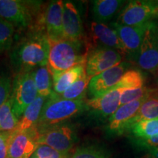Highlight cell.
<instances>
[{
    "mask_svg": "<svg viewBox=\"0 0 158 158\" xmlns=\"http://www.w3.org/2000/svg\"><path fill=\"white\" fill-rule=\"evenodd\" d=\"M90 35L93 45L92 48L98 46L107 47L118 51L125 56V51L119 37L114 29L105 23L93 21L90 23Z\"/></svg>",
    "mask_w": 158,
    "mask_h": 158,
    "instance_id": "14",
    "label": "cell"
},
{
    "mask_svg": "<svg viewBox=\"0 0 158 158\" xmlns=\"http://www.w3.org/2000/svg\"><path fill=\"white\" fill-rule=\"evenodd\" d=\"M141 158H157V157H155V155H153L152 154H151L150 152H147L144 155L142 156Z\"/></svg>",
    "mask_w": 158,
    "mask_h": 158,
    "instance_id": "34",
    "label": "cell"
},
{
    "mask_svg": "<svg viewBox=\"0 0 158 158\" xmlns=\"http://www.w3.org/2000/svg\"><path fill=\"white\" fill-rule=\"evenodd\" d=\"M158 20V1L132 0L118 13L116 23L125 26H139Z\"/></svg>",
    "mask_w": 158,
    "mask_h": 158,
    "instance_id": "4",
    "label": "cell"
},
{
    "mask_svg": "<svg viewBox=\"0 0 158 158\" xmlns=\"http://www.w3.org/2000/svg\"><path fill=\"white\" fill-rule=\"evenodd\" d=\"M122 55L114 49L98 46L91 48L86 57V73L92 78L122 63Z\"/></svg>",
    "mask_w": 158,
    "mask_h": 158,
    "instance_id": "8",
    "label": "cell"
},
{
    "mask_svg": "<svg viewBox=\"0 0 158 158\" xmlns=\"http://www.w3.org/2000/svg\"><path fill=\"white\" fill-rule=\"evenodd\" d=\"M38 92L35 83L32 70H23L13 81L10 99L17 117L21 118L27 107L35 101Z\"/></svg>",
    "mask_w": 158,
    "mask_h": 158,
    "instance_id": "5",
    "label": "cell"
},
{
    "mask_svg": "<svg viewBox=\"0 0 158 158\" xmlns=\"http://www.w3.org/2000/svg\"><path fill=\"white\" fill-rule=\"evenodd\" d=\"M12 86L10 77L6 74H0V108L10 97Z\"/></svg>",
    "mask_w": 158,
    "mask_h": 158,
    "instance_id": "31",
    "label": "cell"
},
{
    "mask_svg": "<svg viewBox=\"0 0 158 158\" xmlns=\"http://www.w3.org/2000/svg\"><path fill=\"white\" fill-rule=\"evenodd\" d=\"M144 86V76L140 70L129 69L113 89H133Z\"/></svg>",
    "mask_w": 158,
    "mask_h": 158,
    "instance_id": "24",
    "label": "cell"
},
{
    "mask_svg": "<svg viewBox=\"0 0 158 158\" xmlns=\"http://www.w3.org/2000/svg\"><path fill=\"white\" fill-rule=\"evenodd\" d=\"M63 1H52L45 14V27L49 41L64 39L63 31Z\"/></svg>",
    "mask_w": 158,
    "mask_h": 158,
    "instance_id": "17",
    "label": "cell"
},
{
    "mask_svg": "<svg viewBox=\"0 0 158 158\" xmlns=\"http://www.w3.org/2000/svg\"><path fill=\"white\" fill-rule=\"evenodd\" d=\"M146 100L147 99H142L120 106L115 113L108 119L107 125L108 133L121 135L124 132H127L131 125L132 121Z\"/></svg>",
    "mask_w": 158,
    "mask_h": 158,
    "instance_id": "13",
    "label": "cell"
},
{
    "mask_svg": "<svg viewBox=\"0 0 158 158\" xmlns=\"http://www.w3.org/2000/svg\"><path fill=\"white\" fill-rule=\"evenodd\" d=\"M0 17L22 27H28L31 20L27 4L19 0H0Z\"/></svg>",
    "mask_w": 158,
    "mask_h": 158,
    "instance_id": "16",
    "label": "cell"
},
{
    "mask_svg": "<svg viewBox=\"0 0 158 158\" xmlns=\"http://www.w3.org/2000/svg\"><path fill=\"white\" fill-rule=\"evenodd\" d=\"M50 44L47 35L34 34L23 39L12 53L15 64L24 70L48 64Z\"/></svg>",
    "mask_w": 158,
    "mask_h": 158,
    "instance_id": "1",
    "label": "cell"
},
{
    "mask_svg": "<svg viewBox=\"0 0 158 158\" xmlns=\"http://www.w3.org/2000/svg\"><path fill=\"white\" fill-rule=\"evenodd\" d=\"M35 83L38 95L48 98L53 93V78L48 64L39 67L33 71Z\"/></svg>",
    "mask_w": 158,
    "mask_h": 158,
    "instance_id": "21",
    "label": "cell"
},
{
    "mask_svg": "<svg viewBox=\"0 0 158 158\" xmlns=\"http://www.w3.org/2000/svg\"><path fill=\"white\" fill-rule=\"evenodd\" d=\"M148 152H150L151 154H152L153 155H155V157H157L158 158V147L152 148V149H149V151H147Z\"/></svg>",
    "mask_w": 158,
    "mask_h": 158,
    "instance_id": "33",
    "label": "cell"
},
{
    "mask_svg": "<svg viewBox=\"0 0 158 158\" xmlns=\"http://www.w3.org/2000/svg\"><path fill=\"white\" fill-rule=\"evenodd\" d=\"M14 33V25L0 17V53L10 48Z\"/></svg>",
    "mask_w": 158,
    "mask_h": 158,
    "instance_id": "28",
    "label": "cell"
},
{
    "mask_svg": "<svg viewBox=\"0 0 158 158\" xmlns=\"http://www.w3.org/2000/svg\"><path fill=\"white\" fill-rule=\"evenodd\" d=\"M10 132L0 133V158H6Z\"/></svg>",
    "mask_w": 158,
    "mask_h": 158,
    "instance_id": "32",
    "label": "cell"
},
{
    "mask_svg": "<svg viewBox=\"0 0 158 158\" xmlns=\"http://www.w3.org/2000/svg\"><path fill=\"white\" fill-rule=\"evenodd\" d=\"M121 92V89H114L101 97L85 100L84 111L96 121L109 119L120 106Z\"/></svg>",
    "mask_w": 158,
    "mask_h": 158,
    "instance_id": "10",
    "label": "cell"
},
{
    "mask_svg": "<svg viewBox=\"0 0 158 158\" xmlns=\"http://www.w3.org/2000/svg\"><path fill=\"white\" fill-rule=\"evenodd\" d=\"M158 118V94L151 97L146 100L141 108L138 110L137 114L132 121L130 127L134 124L142 120L154 119Z\"/></svg>",
    "mask_w": 158,
    "mask_h": 158,
    "instance_id": "26",
    "label": "cell"
},
{
    "mask_svg": "<svg viewBox=\"0 0 158 158\" xmlns=\"http://www.w3.org/2000/svg\"><path fill=\"white\" fill-rule=\"evenodd\" d=\"M32 158H34V157H32Z\"/></svg>",
    "mask_w": 158,
    "mask_h": 158,
    "instance_id": "35",
    "label": "cell"
},
{
    "mask_svg": "<svg viewBox=\"0 0 158 158\" xmlns=\"http://www.w3.org/2000/svg\"><path fill=\"white\" fill-rule=\"evenodd\" d=\"M85 110L84 100H66L53 92L46 99L40 116L37 128L40 131L51 126L63 123Z\"/></svg>",
    "mask_w": 158,
    "mask_h": 158,
    "instance_id": "3",
    "label": "cell"
},
{
    "mask_svg": "<svg viewBox=\"0 0 158 158\" xmlns=\"http://www.w3.org/2000/svg\"><path fill=\"white\" fill-rule=\"evenodd\" d=\"M90 80L91 78L85 73L81 78L71 85L64 92L59 95L66 100H84Z\"/></svg>",
    "mask_w": 158,
    "mask_h": 158,
    "instance_id": "27",
    "label": "cell"
},
{
    "mask_svg": "<svg viewBox=\"0 0 158 158\" xmlns=\"http://www.w3.org/2000/svg\"><path fill=\"white\" fill-rule=\"evenodd\" d=\"M158 94V88H149L147 86L122 90L120 95V106L137 101L142 99H148Z\"/></svg>",
    "mask_w": 158,
    "mask_h": 158,
    "instance_id": "25",
    "label": "cell"
},
{
    "mask_svg": "<svg viewBox=\"0 0 158 158\" xmlns=\"http://www.w3.org/2000/svg\"><path fill=\"white\" fill-rule=\"evenodd\" d=\"M46 99L38 95L32 103H31L25 110L23 116L20 118L19 124L13 132H23L37 127L40 116L42 111Z\"/></svg>",
    "mask_w": 158,
    "mask_h": 158,
    "instance_id": "19",
    "label": "cell"
},
{
    "mask_svg": "<svg viewBox=\"0 0 158 158\" xmlns=\"http://www.w3.org/2000/svg\"><path fill=\"white\" fill-rule=\"evenodd\" d=\"M125 1L122 0H95L92 2V14L96 22L105 23L119 13Z\"/></svg>",
    "mask_w": 158,
    "mask_h": 158,
    "instance_id": "18",
    "label": "cell"
},
{
    "mask_svg": "<svg viewBox=\"0 0 158 158\" xmlns=\"http://www.w3.org/2000/svg\"><path fill=\"white\" fill-rule=\"evenodd\" d=\"M148 23L139 26H125L116 22L110 23V27L115 30L123 45L125 57L130 60L138 62L140 48Z\"/></svg>",
    "mask_w": 158,
    "mask_h": 158,
    "instance_id": "9",
    "label": "cell"
},
{
    "mask_svg": "<svg viewBox=\"0 0 158 158\" xmlns=\"http://www.w3.org/2000/svg\"><path fill=\"white\" fill-rule=\"evenodd\" d=\"M130 67L129 62H122L91 78L87 89L91 98L101 97L113 89Z\"/></svg>",
    "mask_w": 158,
    "mask_h": 158,
    "instance_id": "12",
    "label": "cell"
},
{
    "mask_svg": "<svg viewBox=\"0 0 158 158\" xmlns=\"http://www.w3.org/2000/svg\"><path fill=\"white\" fill-rule=\"evenodd\" d=\"M110 154L105 148L98 145L79 147L71 158H108Z\"/></svg>",
    "mask_w": 158,
    "mask_h": 158,
    "instance_id": "29",
    "label": "cell"
},
{
    "mask_svg": "<svg viewBox=\"0 0 158 158\" xmlns=\"http://www.w3.org/2000/svg\"><path fill=\"white\" fill-rule=\"evenodd\" d=\"M63 31L64 39L81 41L84 35L81 16L78 7L70 1L64 2L63 5Z\"/></svg>",
    "mask_w": 158,
    "mask_h": 158,
    "instance_id": "15",
    "label": "cell"
},
{
    "mask_svg": "<svg viewBox=\"0 0 158 158\" xmlns=\"http://www.w3.org/2000/svg\"><path fill=\"white\" fill-rule=\"evenodd\" d=\"M85 73L86 64H81L53 77L54 92L57 94H62Z\"/></svg>",
    "mask_w": 158,
    "mask_h": 158,
    "instance_id": "20",
    "label": "cell"
},
{
    "mask_svg": "<svg viewBox=\"0 0 158 158\" xmlns=\"http://www.w3.org/2000/svg\"><path fill=\"white\" fill-rule=\"evenodd\" d=\"M137 64L148 72H158V20L148 23Z\"/></svg>",
    "mask_w": 158,
    "mask_h": 158,
    "instance_id": "7",
    "label": "cell"
},
{
    "mask_svg": "<svg viewBox=\"0 0 158 158\" xmlns=\"http://www.w3.org/2000/svg\"><path fill=\"white\" fill-rule=\"evenodd\" d=\"M127 132H130L134 139H147L158 134V118L142 120L134 124Z\"/></svg>",
    "mask_w": 158,
    "mask_h": 158,
    "instance_id": "23",
    "label": "cell"
},
{
    "mask_svg": "<svg viewBox=\"0 0 158 158\" xmlns=\"http://www.w3.org/2000/svg\"><path fill=\"white\" fill-rule=\"evenodd\" d=\"M48 66L52 78L76 65L86 64V54L83 53L81 41L62 39L49 41Z\"/></svg>",
    "mask_w": 158,
    "mask_h": 158,
    "instance_id": "2",
    "label": "cell"
},
{
    "mask_svg": "<svg viewBox=\"0 0 158 158\" xmlns=\"http://www.w3.org/2000/svg\"><path fill=\"white\" fill-rule=\"evenodd\" d=\"M34 158H71L69 152H62L44 144H39L33 155Z\"/></svg>",
    "mask_w": 158,
    "mask_h": 158,
    "instance_id": "30",
    "label": "cell"
},
{
    "mask_svg": "<svg viewBox=\"0 0 158 158\" xmlns=\"http://www.w3.org/2000/svg\"><path fill=\"white\" fill-rule=\"evenodd\" d=\"M40 133L37 127L23 132H10L6 158H29L38 147Z\"/></svg>",
    "mask_w": 158,
    "mask_h": 158,
    "instance_id": "11",
    "label": "cell"
},
{
    "mask_svg": "<svg viewBox=\"0 0 158 158\" xmlns=\"http://www.w3.org/2000/svg\"><path fill=\"white\" fill-rule=\"evenodd\" d=\"M39 133V144L47 145L62 152H69L77 140L74 127L68 123L51 126Z\"/></svg>",
    "mask_w": 158,
    "mask_h": 158,
    "instance_id": "6",
    "label": "cell"
},
{
    "mask_svg": "<svg viewBox=\"0 0 158 158\" xmlns=\"http://www.w3.org/2000/svg\"><path fill=\"white\" fill-rule=\"evenodd\" d=\"M19 118L15 115L10 97L0 108V133L12 132L19 124Z\"/></svg>",
    "mask_w": 158,
    "mask_h": 158,
    "instance_id": "22",
    "label": "cell"
}]
</instances>
